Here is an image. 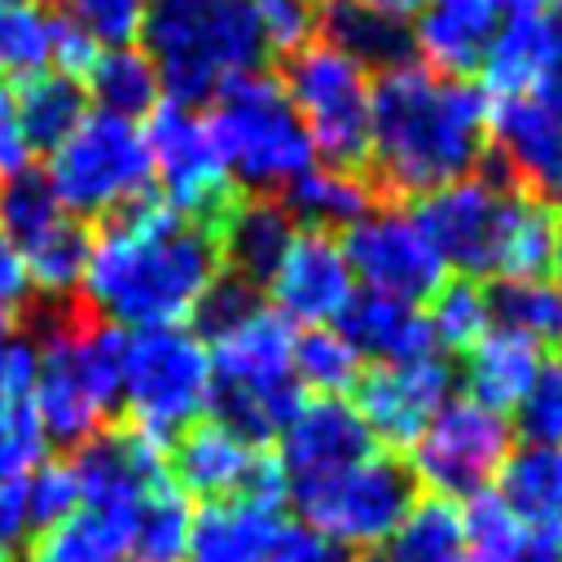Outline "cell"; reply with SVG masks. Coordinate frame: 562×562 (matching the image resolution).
Here are the masks:
<instances>
[{
  "label": "cell",
  "mask_w": 562,
  "mask_h": 562,
  "mask_svg": "<svg viewBox=\"0 0 562 562\" xmlns=\"http://www.w3.org/2000/svg\"><path fill=\"white\" fill-rule=\"evenodd\" d=\"M496 9H501V18H509V13H531V9H540V0H492Z\"/></svg>",
  "instance_id": "cell-56"
},
{
  "label": "cell",
  "mask_w": 562,
  "mask_h": 562,
  "mask_svg": "<svg viewBox=\"0 0 562 562\" xmlns=\"http://www.w3.org/2000/svg\"><path fill=\"white\" fill-rule=\"evenodd\" d=\"M206 132L215 140V154L228 180L259 198H268L272 189H285L299 171L312 167V140L281 79L268 70L233 75L211 97Z\"/></svg>",
  "instance_id": "cell-5"
},
{
  "label": "cell",
  "mask_w": 562,
  "mask_h": 562,
  "mask_svg": "<svg viewBox=\"0 0 562 562\" xmlns=\"http://www.w3.org/2000/svg\"><path fill=\"white\" fill-rule=\"evenodd\" d=\"M373 457V435L360 422L356 404L347 395H312L299 404V413L281 430V470L290 492L321 483L329 474H342L347 465Z\"/></svg>",
  "instance_id": "cell-16"
},
{
  "label": "cell",
  "mask_w": 562,
  "mask_h": 562,
  "mask_svg": "<svg viewBox=\"0 0 562 562\" xmlns=\"http://www.w3.org/2000/svg\"><path fill=\"white\" fill-rule=\"evenodd\" d=\"M492 325L536 342L540 351L562 347V290L544 277L501 281L492 290Z\"/></svg>",
  "instance_id": "cell-35"
},
{
  "label": "cell",
  "mask_w": 562,
  "mask_h": 562,
  "mask_svg": "<svg viewBox=\"0 0 562 562\" xmlns=\"http://www.w3.org/2000/svg\"><path fill=\"white\" fill-rule=\"evenodd\" d=\"M35 540L31 505H26V474L0 479V562H22Z\"/></svg>",
  "instance_id": "cell-49"
},
{
  "label": "cell",
  "mask_w": 562,
  "mask_h": 562,
  "mask_svg": "<svg viewBox=\"0 0 562 562\" xmlns=\"http://www.w3.org/2000/svg\"><path fill=\"white\" fill-rule=\"evenodd\" d=\"M531 97H540L544 105H553V110L562 114V22H558L553 57H549V66H544V75H540V83H536V92H531Z\"/></svg>",
  "instance_id": "cell-53"
},
{
  "label": "cell",
  "mask_w": 562,
  "mask_h": 562,
  "mask_svg": "<svg viewBox=\"0 0 562 562\" xmlns=\"http://www.w3.org/2000/svg\"><path fill=\"white\" fill-rule=\"evenodd\" d=\"M540 4H553V13H558V22H562V0H540Z\"/></svg>",
  "instance_id": "cell-59"
},
{
  "label": "cell",
  "mask_w": 562,
  "mask_h": 562,
  "mask_svg": "<svg viewBox=\"0 0 562 562\" xmlns=\"http://www.w3.org/2000/svg\"><path fill=\"white\" fill-rule=\"evenodd\" d=\"M48 26L53 13L22 0H0V75L26 79L48 66Z\"/></svg>",
  "instance_id": "cell-42"
},
{
  "label": "cell",
  "mask_w": 562,
  "mask_h": 562,
  "mask_svg": "<svg viewBox=\"0 0 562 562\" xmlns=\"http://www.w3.org/2000/svg\"><path fill=\"white\" fill-rule=\"evenodd\" d=\"M496 26L501 9L492 0H422L408 31L413 53H422V66L465 79L470 70H479Z\"/></svg>",
  "instance_id": "cell-20"
},
{
  "label": "cell",
  "mask_w": 562,
  "mask_h": 562,
  "mask_svg": "<svg viewBox=\"0 0 562 562\" xmlns=\"http://www.w3.org/2000/svg\"><path fill=\"white\" fill-rule=\"evenodd\" d=\"M250 9H255L263 53L294 57L316 35V18H321L316 0H250Z\"/></svg>",
  "instance_id": "cell-46"
},
{
  "label": "cell",
  "mask_w": 562,
  "mask_h": 562,
  "mask_svg": "<svg viewBox=\"0 0 562 562\" xmlns=\"http://www.w3.org/2000/svg\"><path fill=\"white\" fill-rule=\"evenodd\" d=\"M522 435V443H562V360H544L531 378V386L522 391V400L514 404V426Z\"/></svg>",
  "instance_id": "cell-43"
},
{
  "label": "cell",
  "mask_w": 562,
  "mask_h": 562,
  "mask_svg": "<svg viewBox=\"0 0 562 562\" xmlns=\"http://www.w3.org/2000/svg\"><path fill=\"white\" fill-rule=\"evenodd\" d=\"M514 562H562V544H553V540H536V536H531Z\"/></svg>",
  "instance_id": "cell-54"
},
{
  "label": "cell",
  "mask_w": 562,
  "mask_h": 562,
  "mask_svg": "<svg viewBox=\"0 0 562 562\" xmlns=\"http://www.w3.org/2000/svg\"><path fill=\"white\" fill-rule=\"evenodd\" d=\"M18 167H26V140L13 114V92L0 88V171H18Z\"/></svg>",
  "instance_id": "cell-52"
},
{
  "label": "cell",
  "mask_w": 562,
  "mask_h": 562,
  "mask_svg": "<svg viewBox=\"0 0 562 562\" xmlns=\"http://www.w3.org/2000/svg\"><path fill=\"white\" fill-rule=\"evenodd\" d=\"M492 154L514 184L562 215V114L540 97H501L492 105Z\"/></svg>",
  "instance_id": "cell-18"
},
{
  "label": "cell",
  "mask_w": 562,
  "mask_h": 562,
  "mask_svg": "<svg viewBox=\"0 0 562 562\" xmlns=\"http://www.w3.org/2000/svg\"><path fill=\"white\" fill-rule=\"evenodd\" d=\"M88 246H92V237L83 233V224L66 215L48 237H40L31 250H22L35 294H44L48 303L75 299L79 281H83V268H88Z\"/></svg>",
  "instance_id": "cell-39"
},
{
  "label": "cell",
  "mask_w": 562,
  "mask_h": 562,
  "mask_svg": "<svg viewBox=\"0 0 562 562\" xmlns=\"http://www.w3.org/2000/svg\"><path fill=\"white\" fill-rule=\"evenodd\" d=\"M259 307V290L250 285V281H241V277H233V272H220L211 285H206V294L193 303V312H189V329L202 338V342H215L220 334H228L233 325H241L250 312Z\"/></svg>",
  "instance_id": "cell-45"
},
{
  "label": "cell",
  "mask_w": 562,
  "mask_h": 562,
  "mask_svg": "<svg viewBox=\"0 0 562 562\" xmlns=\"http://www.w3.org/2000/svg\"><path fill=\"white\" fill-rule=\"evenodd\" d=\"M259 448H250L246 439H237L233 430H224L220 422H193L184 426L171 448H167V474L180 492H193L202 501H237L241 483L250 474Z\"/></svg>",
  "instance_id": "cell-21"
},
{
  "label": "cell",
  "mask_w": 562,
  "mask_h": 562,
  "mask_svg": "<svg viewBox=\"0 0 562 562\" xmlns=\"http://www.w3.org/2000/svg\"><path fill=\"white\" fill-rule=\"evenodd\" d=\"M101 44L70 18V13H53V26H48V61L57 75H70V79H83L88 66L97 61Z\"/></svg>",
  "instance_id": "cell-50"
},
{
  "label": "cell",
  "mask_w": 562,
  "mask_h": 562,
  "mask_svg": "<svg viewBox=\"0 0 562 562\" xmlns=\"http://www.w3.org/2000/svg\"><path fill=\"white\" fill-rule=\"evenodd\" d=\"M461 536H465L461 562H514L522 553V544L531 540L527 527L505 509V501L492 487L465 501V509H461Z\"/></svg>",
  "instance_id": "cell-41"
},
{
  "label": "cell",
  "mask_w": 562,
  "mask_h": 562,
  "mask_svg": "<svg viewBox=\"0 0 562 562\" xmlns=\"http://www.w3.org/2000/svg\"><path fill=\"white\" fill-rule=\"evenodd\" d=\"M61 220H66V206L57 202V193L40 167L4 171V180H0V233L18 250H31Z\"/></svg>",
  "instance_id": "cell-36"
},
{
  "label": "cell",
  "mask_w": 562,
  "mask_h": 562,
  "mask_svg": "<svg viewBox=\"0 0 562 562\" xmlns=\"http://www.w3.org/2000/svg\"><path fill=\"white\" fill-rule=\"evenodd\" d=\"M26 505H31L35 536L48 531L53 522H61L66 514H75L79 509V479H75L70 461H40L26 474Z\"/></svg>",
  "instance_id": "cell-47"
},
{
  "label": "cell",
  "mask_w": 562,
  "mask_h": 562,
  "mask_svg": "<svg viewBox=\"0 0 562 562\" xmlns=\"http://www.w3.org/2000/svg\"><path fill=\"white\" fill-rule=\"evenodd\" d=\"M562 237V220L549 202H540L527 189H514L505 202V220H501V246H496V277L501 281H522V277H540L553 263Z\"/></svg>",
  "instance_id": "cell-31"
},
{
  "label": "cell",
  "mask_w": 562,
  "mask_h": 562,
  "mask_svg": "<svg viewBox=\"0 0 562 562\" xmlns=\"http://www.w3.org/2000/svg\"><path fill=\"white\" fill-rule=\"evenodd\" d=\"M70 470L79 479V505L114 514L123 522L136 518L140 501L171 483L167 474V443H158L154 435L127 426H105L97 430L88 443L75 448Z\"/></svg>",
  "instance_id": "cell-14"
},
{
  "label": "cell",
  "mask_w": 562,
  "mask_h": 562,
  "mask_svg": "<svg viewBox=\"0 0 562 562\" xmlns=\"http://www.w3.org/2000/svg\"><path fill=\"white\" fill-rule=\"evenodd\" d=\"M285 518L250 501H206L189 522L184 562H268Z\"/></svg>",
  "instance_id": "cell-24"
},
{
  "label": "cell",
  "mask_w": 562,
  "mask_h": 562,
  "mask_svg": "<svg viewBox=\"0 0 562 562\" xmlns=\"http://www.w3.org/2000/svg\"><path fill=\"white\" fill-rule=\"evenodd\" d=\"M31 299H35V285H31V272H26V255L0 233V307L13 316Z\"/></svg>",
  "instance_id": "cell-51"
},
{
  "label": "cell",
  "mask_w": 562,
  "mask_h": 562,
  "mask_svg": "<svg viewBox=\"0 0 562 562\" xmlns=\"http://www.w3.org/2000/svg\"><path fill=\"white\" fill-rule=\"evenodd\" d=\"M83 105H88L83 83L70 79V75L35 70V75L18 79V88H13V114H18V127H22L26 154L31 149H48L53 154L79 127V119L88 114Z\"/></svg>",
  "instance_id": "cell-29"
},
{
  "label": "cell",
  "mask_w": 562,
  "mask_h": 562,
  "mask_svg": "<svg viewBox=\"0 0 562 562\" xmlns=\"http://www.w3.org/2000/svg\"><path fill=\"white\" fill-rule=\"evenodd\" d=\"M316 31L329 48L347 53L364 70H391L413 57V31L408 22L369 9L364 0H329L316 18Z\"/></svg>",
  "instance_id": "cell-28"
},
{
  "label": "cell",
  "mask_w": 562,
  "mask_h": 562,
  "mask_svg": "<svg viewBox=\"0 0 562 562\" xmlns=\"http://www.w3.org/2000/svg\"><path fill=\"white\" fill-rule=\"evenodd\" d=\"M369 9H378V13H391V18H413L417 9H422V0H364Z\"/></svg>",
  "instance_id": "cell-55"
},
{
  "label": "cell",
  "mask_w": 562,
  "mask_h": 562,
  "mask_svg": "<svg viewBox=\"0 0 562 562\" xmlns=\"http://www.w3.org/2000/svg\"><path fill=\"white\" fill-rule=\"evenodd\" d=\"M294 220L285 211V202L277 198H237L233 211L220 220L215 228V246H220V263L224 272L259 285L277 272V263L285 259L290 241H294Z\"/></svg>",
  "instance_id": "cell-22"
},
{
  "label": "cell",
  "mask_w": 562,
  "mask_h": 562,
  "mask_svg": "<svg viewBox=\"0 0 562 562\" xmlns=\"http://www.w3.org/2000/svg\"><path fill=\"white\" fill-rule=\"evenodd\" d=\"M44 430L31 395H0V479H22L44 461Z\"/></svg>",
  "instance_id": "cell-44"
},
{
  "label": "cell",
  "mask_w": 562,
  "mask_h": 562,
  "mask_svg": "<svg viewBox=\"0 0 562 562\" xmlns=\"http://www.w3.org/2000/svg\"><path fill=\"white\" fill-rule=\"evenodd\" d=\"M4 334H13V316L0 307V338H4Z\"/></svg>",
  "instance_id": "cell-58"
},
{
  "label": "cell",
  "mask_w": 562,
  "mask_h": 562,
  "mask_svg": "<svg viewBox=\"0 0 562 562\" xmlns=\"http://www.w3.org/2000/svg\"><path fill=\"white\" fill-rule=\"evenodd\" d=\"M338 334L360 351V360L373 356L378 364H400L435 351L430 325L417 312V303L378 290H356L347 299V307L338 312Z\"/></svg>",
  "instance_id": "cell-23"
},
{
  "label": "cell",
  "mask_w": 562,
  "mask_h": 562,
  "mask_svg": "<svg viewBox=\"0 0 562 562\" xmlns=\"http://www.w3.org/2000/svg\"><path fill=\"white\" fill-rule=\"evenodd\" d=\"M544 364V351L501 325H492L470 351H465V364H461V382H465V400L492 408V413H505L522 400V391L531 386L536 369Z\"/></svg>",
  "instance_id": "cell-27"
},
{
  "label": "cell",
  "mask_w": 562,
  "mask_h": 562,
  "mask_svg": "<svg viewBox=\"0 0 562 562\" xmlns=\"http://www.w3.org/2000/svg\"><path fill=\"white\" fill-rule=\"evenodd\" d=\"M457 373L443 356H417L400 364H378L356 382V413L373 439L391 448H413L430 417L452 400Z\"/></svg>",
  "instance_id": "cell-15"
},
{
  "label": "cell",
  "mask_w": 562,
  "mask_h": 562,
  "mask_svg": "<svg viewBox=\"0 0 562 562\" xmlns=\"http://www.w3.org/2000/svg\"><path fill=\"white\" fill-rule=\"evenodd\" d=\"M501 501L505 509L536 536L562 544V443H527L501 465Z\"/></svg>",
  "instance_id": "cell-26"
},
{
  "label": "cell",
  "mask_w": 562,
  "mask_h": 562,
  "mask_svg": "<svg viewBox=\"0 0 562 562\" xmlns=\"http://www.w3.org/2000/svg\"><path fill=\"white\" fill-rule=\"evenodd\" d=\"M281 88L312 140V154L325 167L360 171L369 162V70L356 66L347 53L329 48L325 40L303 44L285 57Z\"/></svg>",
  "instance_id": "cell-7"
},
{
  "label": "cell",
  "mask_w": 562,
  "mask_h": 562,
  "mask_svg": "<svg viewBox=\"0 0 562 562\" xmlns=\"http://www.w3.org/2000/svg\"><path fill=\"white\" fill-rule=\"evenodd\" d=\"M338 246L351 263V277L364 281V290L395 294L404 303H422L448 281L435 241L426 237L417 215L400 206H373L351 228H342Z\"/></svg>",
  "instance_id": "cell-12"
},
{
  "label": "cell",
  "mask_w": 562,
  "mask_h": 562,
  "mask_svg": "<svg viewBox=\"0 0 562 562\" xmlns=\"http://www.w3.org/2000/svg\"><path fill=\"white\" fill-rule=\"evenodd\" d=\"M140 9H145V0H70V18L101 48L132 44L140 31Z\"/></svg>",
  "instance_id": "cell-48"
},
{
  "label": "cell",
  "mask_w": 562,
  "mask_h": 562,
  "mask_svg": "<svg viewBox=\"0 0 562 562\" xmlns=\"http://www.w3.org/2000/svg\"><path fill=\"white\" fill-rule=\"evenodd\" d=\"M360 351L329 325H312L303 334H294V356H290V373L303 391L312 395H347L360 382Z\"/></svg>",
  "instance_id": "cell-38"
},
{
  "label": "cell",
  "mask_w": 562,
  "mask_h": 562,
  "mask_svg": "<svg viewBox=\"0 0 562 562\" xmlns=\"http://www.w3.org/2000/svg\"><path fill=\"white\" fill-rule=\"evenodd\" d=\"M553 40H558V18H549L540 9L501 18V26L479 61L483 92L487 97H531L553 57Z\"/></svg>",
  "instance_id": "cell-25"
},
{
  "label": "cell",
  "mask_w": 562,
  "mask_h": 562,
  "mask_svg": "<svg viewBox=\"0 0 562 562\" xmlns=\"http://www.w3.org/2000/svg\"><path fill=\"white\" fill-rule=\"evenodd\" d=\"M549 268H553V285L562 290V237H558V250H553V263Z\"/></svg>",
  "instance_id": "cell-57"
},
{
  "label": "cell",
  "mask_w": 562,
  "mask_h": 562,
  "mask_svg": "<svg viewBox=\"0 0 562 562\" xmlns=\"http://www.w3.org/2000/svg\"><path fill=\"white\" fill-rule=\"evenodd\" d=\"M48 184L66 215H114L123 202L140 198L154 180L145 132L132 119L92 110L79 127L48 154Z\"/></svg>",
  "instance_id": "cell-8"
},
{
  "label": "cell",
  "mask_w": 562,
  "mask_h": 562,
  "mask_svg": "<svg viewBox=\"0 0 562 562\" xmlns=\"http://www.w3.org/2000/svg\"><path fill=\"white\" fill-rule=\"evenodd\" d=\"M220 272L215 237L176 215L162 193L145 189L105 215V228L88 246L79 299L110 325H180Z\"/></svg>",
  "instance_id": "cell-1"
},
{
  "label": "cell",
  "mask_w": 562,
  "mask_h": 562,
  "mask_svg": "<svg viewBox=\"0 0 562 562\" xmlns=\"http://www.w3.org/2000/svg\"><path fill=\"white\" fill-rule=\"evenodd\" d=\"M123 329L101 321L83 299H61L40 312L31 404L40 430L57 448H79L105 430L119 404Z\"/></svg>",
  "instance_id": "cell-3"
},
{
  "label": "cell",
  "mask_w": 562,
  "mask_h": 562,
  "mask_svg": "<svg viewBox=\"0 0 562 562\" xmlns=\"http://www.w3.org/2000/svg\"><path fill=\"white\" fill-rule=\"evenodd\" d=\"M145 145H149V167L162 180V198L171 202V211L215 237L220 220L233 211L241 189L228 180L215 154V140L206 132V119L189 105L158 101L149 110Z\"/></svg>",
  "instance_id": "cell-11"
},
{
  "label": "cell",
  "mask_w": 562,
  "mask_h": 562,
  "mask_svg": "<svg viewBox=\"0 0 562 562\" xmlns=\"http://www.w3.org/2000/svg\"><path fill=\"white\" fill-rule=\"evenodd\" d=\"M492 145L483 83L439 75L417 57L378 70L369 88V162L391 198H422L470 176Z\"/></svg>",
  "instance_id": "cell-2"
},
{
  "label": "cell",
  "mask_w": 562,
  "mask_h": 562,
  "mask_svg": "<svg viewBox=\"0 0 562 562\" xmlns=\"http://www.w3.org/2000/svg\"><path fill=\"white\" fill-rule=\"evenodd\" d=\"M303 527L321 531L338 549H378L417 501V479L404 461L373 452L342 474L290 492Z\"/></svg>",
  "instance_id": "cell-9"
},
{
  "label": "cell",
  "mask_w": 562,
  "mask_h": 562,
  "mask_svg": "<svg viewBox=\"0 0 562 562\" xmlns=\"http://www.w3.org/2000/svg\"><path fill=\"white\" fill-rule=\"evenodd\" d=\"M518 184L492 180L483 171H470L452 184H439L417 198V224L435 241L443 268H457L461 277H496V246H501V220L505 202Z\"/></svg>",
  "instance_id": "cell-13"
},
{
  "label": "cell",
  "mask_w": 562,
  "mask_h": 562,
  "mask_svg": "<svg viewBox=\"0 0 562 562\" xmlns=\"http://www.w3.org/2000/svg\"><path fill=\"white\" fill-rule=\"evenodd\" d=\"M211 382L220 386H285L294 382L290 356H294V321H285L277 307H255L241 325L220 334L211 347Z\"/></svg>",
  "instance_id": "cell-19"
},
{
  "label": "cell",
  "mask_w": 562,
  "mask_h": 562,
  "mask_svg": "<svg viewBox=\"0 0 562 562\" xmlns=\"http://www.w3.org/2000/svg\"><path fill=\"white\" fill-rule=\"evenodd\" d=\"M140 53L176 105H206L233 75L259 70L263 40L250 0H145Z\"/></svg>",
  "instance_id": "cell-4"
},
{
  "label": "cell",
  "mask_w": 562,
  "mask_h": 562,
  "mask_svg": "<svg viewBox=\"0 0 562 562\" xmlns=\"http://www.w3.org/2000/svg\"><path fill=\"white\" fill-rule=\"evenodd\" d=\"M285 211L316 233L351 228L373 211V184L342 167H307L285 184Z\"/></svg>",
  "instance_id": "cell-30"
},
{
  "label": "cell",
  "mask_w": 562,
  "mask_h": 562,
  "mask_svg": "<svg viewBox=\"0 0 562 562\" xmlns=\"http://www.w3.org/2000/svg\"><path fill=\"white\" fill-rule=\"evenodd\" d=\"M22 4H40V0H22Z\"/></svg>",
  "instance_id": "cell-60"
},
{
  "label": "cell",
  "mask_w": 562,
  "mask_h": 562,
  "mask_svg": "<svg viewBox=\"0 0 562 562\" xmlns=\"http://www.w3.org/2000/svg\"><path fill=\"white\" fill-rule=\"evenodd\" d=\"M127 531L132 522L79 505L75 514L40 531L22 562H119L127 553Z\"/></svg>",
  "instance_id": "cell-34"
},
{
  "label": "cell",
  "mask_w": 562,
  "mask_h": 562,
  "mask_svg": "<svg viewBox=\"0 0 562 562\" xmlns=\"http://www.w3.org/2000/svg\"><path fill=\"white\" fill-rule=\"evenodd\" d=\"M509 422L474 400H448L408 448V474L417 487L443 501H470L492 487L509 461Z\"/></svg>",
  "instance_id": "cell-10"
},
{
  "label": "cell",
  "mask_w": 562,
  "mask_h": 562,
  "mask_svg": "<svg viewBox=\"0 0 562 562\" xmlns=\"http://www.w3.org/2000/svg\"><path fill=\"white\" fill-rule=\"evenodd\" d=\"M79 83H83V97H92L105 114H119V119H132V123L145 119L162 97L158 70L136 44L101 48Z\"/></svg>",
  "instance_id": "cell-33"
},
{
  "label": "cell",
  "mask_w": 562,
  "mask_h": 562,
  "mask_svg": "<svg viewBox=\"0 0 562 562\" xmlns=\"http://www.w3.org/2000/svg\"><path fill=\"white\" fill-rule=\"evenodd\" d=\"M189 522H193V509H189L184 492H180L176 483L154 487V492L140 501L136 518H132L127 558H132V562H184Z\"/></svg>",
  "instance_id": "cell-37"
},
{
  "label": "cell",
  "mask_w": 562,
  "mask_h": 562,
  "mask_svg": "<svg viewBox=\"0 0 562 562\" xmlns=\"http://www.w3.org/2000/svg\"><path fill=\"white\" fill-rule=\"evenodd\" d=\"M268 294L285 321H303L307 329L338 321V312L356 294V277H351V263L338 237L316 233V228L294 233L285 259L268 277Z\"/></svg>",
  "instance_id": "cell-17"
},
{
  "label": "cell",
  "mask_w": 562,
  "mask_h": 562,
  "mask_svg": "<svg viewBox=\"0 0 562 562\" xmlns=\"http://www.w3.org/2000/svg\"><path fill=\"white\" fill-rule=\"evenodd\" d=\"M430 338L448 351H470L492 329V290L474 277H452L430 294Z\"/></svg>",
  "instance_id": "cell-40"
},
{
  "label": "cell",
  "mask_w": 562,
  "mask_h": 562,
  "mask_svg": "<svg viewBox=\"0 0 562 562\" xmlns=\"http://www.w3.org/2000/svg\"><path fill=\"white\" fill-rule=\"evenodd\" d=\"M461 509L443 496H422L400 518V527L360 562H461Z\"/></svg>",
  "instance_id": "cell-32"
},
{
  "label": "cell",
  "mask_w": 562,
  "mask_h": 562,
  "mask_svg": "<svg viewBox=\"0 0 562 562\" xmlns=\"http://www.w3.org/2000/svg\"><path fill=\"white\" fill-rule=\"evenodd\" d=\"M211 395V351L189 325H154L123 334L119 400L136 430L171 448L193 426Z\"/></svg>",
  "instance_id": "cell-6"
}]
</instances>
